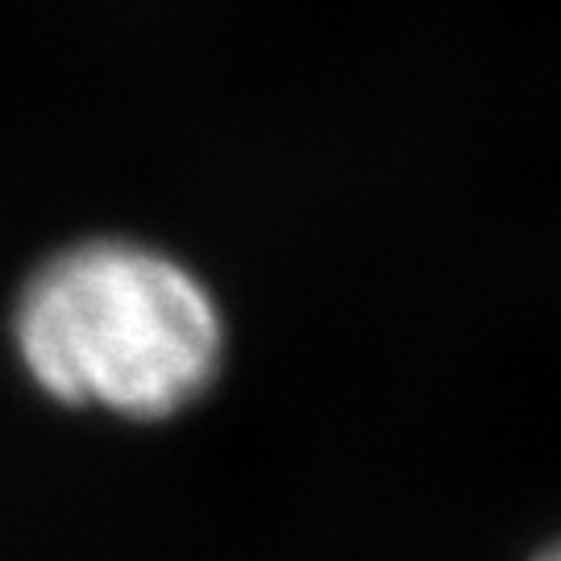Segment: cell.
I'll return each instance as SVG.
<instances>
[{
	"label": "cell",
	"instance_id": "6da1fadb",
	"mask_svg": "<svg viewBox=\"0 0 561 561\" xmlns=\"http://www.w3.org/2000/svg\"><path fill=\"white\" fill-rule=\"evenodd\" d=\"M18 354L59 403L159 421L217 379L225 324L204 283L134 241H83L50 259L18 304Z\"/></svg>",
	"mask_w": 561,
	"mask_h": 561
},
{
	"label": "cell",
	"instance_id": "7a4b0ae2",
	"mask_svg": "<svg viewBox=\"0 0 561 561\" xmlns=\"http://www.w3.org/2000/svg\"><path fill=\"white\" fill-rule=\"evenodd\" d=\"M545 561H553V558H545Z\"/></svg>",
	"mask_w": 561,
	"mask_h": 561
}]
</instances>
